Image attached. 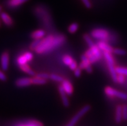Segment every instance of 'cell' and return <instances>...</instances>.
<instances>
[{"mask_svg": "<svg viewBox=\"0 0 127 126\" xmlns=\"http://www.w3.org/2000/svg\"><path fill=\"white\" fill-rule=\"evenodd\" d=\"M32 84L34 85H44L47 83V80H45L43 78H39V77L35 76L32 78Z\"/></svg>", "mask_w": 127, "mask_h": 126, "instance_id": "603a6c76", "label": "cell"}, {"mask_svg": "<svg viewBox=\"0 0 127 126\" xmlns=\"http://www.w3.org/2000/svg\"><path fill=\"white\" fill-rule=\"evenodd\" d=\"M85 55L87 56V57L89 58L92 64L99 61L100 59L102 58V57H103V55H98L95 54L90 49L87 50V51H85Z\"/></svg>", "mask_w": 127, "mask_h": 126, "instance_id": "e0dca14e", "label": "cell"}, {"mask_svg": "<svg viewBox=\"0 0 127 126\" xmlns=\"http://www.w3.org/2000/svg\"><path fill=\"white\" fill-rule=\"evenodd\" d=\"M81 68L79 66H77L75 70H74V75L76 76V77H79L81 75Z\"/></svg>", "mask_w": 127, "mask_h": 126, "instance_id": "1f68e13d", "label": "cell"}, {"mask_svg": "<svg viewBox=\"0 0 127 126\" xmlns=\"http://www.w3.org/2000/svg\"><path fill=\"white\" fill-rule=\"evenodd\" d=\"M32 84V78L30 77H22L19 78L16 80L15 85L18 88H24Z\"/></svg>", "mask_w": 127, "mask_h": 126, "instance_id": "8fae6325", "label": "cell"}, {"mask_svg": "<svg viewBox=\"0 0 127 126\" xmlns=\"http://www.w3.org/2000/svg\"><path fill=\"white\" fill-rule=\"evenodd\" d=\"M19 68L21 69L23 72H25V73H26V74H29V75H32V76H34V75H35V73H34V71L32 70V69L31 68V67H30V66L28 65V64L19 66Z\"/></svg>", "mask_w": 127, "mask_h": 126, "instance_id": "7402d4cb", "label": "cell"}, {"mask_svg": "<svg viewBox=\"0 0 127 126\" xmlns=\"http://www.w3.org/2000/svg\"><path fill=\"white\" fill-rule=\"evenodd\" d=\"M90 35L91 37L97 39L98 41H108L110 34V32L105 28H95L90 32Z\"/></svg>", "mask_w": 127, "mask_h": 126, "instance_id": "277c9868", "label": "cell"}, {"mask_svg": "<svg viewBox=\"0 0 127 126\" xmlns=\"http://www.w3.org/2000/svg\"><path fill=\"white\" fill-rule=\"evenodd\" d=\"M1 20L0 19V26H1Z\"/></svg>", "mask_w": 127, "mask_h": 126, "instance_id": "d590c367", "label": "cell"}, {"mask_svg": "<svg viewBox=\"0 0 127 126\" xmlns=\"http://www.w3.org/2000/svg\"><path fill=\"white\" fill-rule=\"evenodd\" d=\"M61 85L68 96L72 94L73 91H74V88H73L72 84L70 80H67V79H64L61 82Z\"/></svg>", "mask_w": 127, "mask_h": 126, "instance_id": "9a60e30c", "label": "cell"}, {"mask_svg": "<svg viewBox=\"0 0 127 126\" xmlns=\"http://www.w3.org/2000/svg\"><path fill=\"white\" fill-rule=\"evenodd\" d=\"M2 12H3V7L1 5H0V15L1 14Z\"/></svg>", "mask_w": 127, "mask_h": 126, "instance_id": "e575fe53", "label": "cell"}, {"mask_svg": "<svg viewBox=\"0 0 127 126\" xmlns=\"http://www.w3.org/2000/svg\"><path fill=\"white\" fill-rule=\"evenodd\" d=\"M122 115L123 120H127V105L123 104L122 105Z\"/></svg>", "mask_w": 127, "mask_h": 126, "instance_id": "f546056e", "label": "cell"}, {"mask_svg": "<svg viewBox=\"0 0 127 126\" xmlns=\"http://www.w3.org/2000/svg\"><path fill=\"white\" fill-rule=\"evenodd\" d=\"M103 56L105 58V61L107 63L108 70L110 72V75L112 79L114 82H117V77H118V73L116 72V67L115 66V61L113 57L112 53L103 52Z\"/></svg>", "mask_w": 127, "mask_h": 126, "instance_id": "3957f363", "label": "cell"}, {"mask_svg": "<svg viewBox=\"0 0 127 126\" xmlns=\"http://www.w3.org/2000/svg\"><path fill=\"white\" fill-rule=\"evenodd\" d=\"M41 39H34L33 41L31 43V44L30 45L29 47H30V49L32 51H35V50L37 48V47L38 46L39 44V42H40Z\"/></svg>", "mask_w": 127, "mask_h": 126, "instance_id": "83f0119b", "label": "cell"}, {"mask_svg": "<svg viewBox=\"0 0 127 126\" xmlns=\"http://www.w3.org/2000/svg\"><path fill=\"white\" fill-rule=\"evenodd\" d=\"M34 12L47 28H50V22H52L50 13L48 8L43 5H39L34 7Z\"/></svg>", "mask_w": 127, "mask_h": 126, "instance_id": "7a4b0ae2", "label": "cell"}, {"mask_svg": "<svg viewBox=\"0 0 127 126\" xmlns=\"http://www.w3.org/2000/svg\"><path fill=\"white\" fill-rule=\"evenodd\" d=\"M50 79H51L53 81L58 82H61L64 80V78L61 77V76L54 74H50Z\"/></svg>", "mask_w": 127, "mask_h": 126, "instance_id": "d4e9b609", "label": "cell"}, {"mask_svg": "<svg viewBox=\"0 0 127 126\" xmlns=\"http://www.w3.org/2000/svg\"><path fill=\"white\" fill-rule=\"evenodd\" d=\"M16 126H43V124L41 122L37 120H31L20 122L16 124Z\"/></svg>", "mask_w": 127, "mask_h": 126, "instance_id": "d6986e66", "label": "cell"}, {"mask_svg": "<svg viewBox=\"0 0 127 126\" xmlns=\"http://www.w3.org/2000/svg\"><path fill=\"white\" fill-rule=\"evenodd\" d=\"M62 61L65 65L68 66L69 67L71 70L74 71L78 66L76 61L69 55H63V57H62Z\"/></svg>", "mask_w": 127, "mask_h": 126, "instance_id": "30bf717a", "label": "cell"}, {"mask_svg": "<svg viewBox=\"0 0 127 126\" xmlns=\"http://www.w3.org/2000/svg\"><path fill=\"white\" fill-rule=\"evenodd\" d=\"M9 60L10 55L7 51H3L0 57V64L1 67L3 71H6L9 67Z\"/></svg>", "mask_w": 127, "mask_h": 126, "instance_id": "9c48e42d", "label": "cell"}, {"mask_svg": "<svg viewBox=\"0 0 127 126\" xmlns=\"http://www.w3.org/2000/svg\"><path fill=\"white\" fill-rule=\"evenodd\" d=\"M29 1V0H7L6 5L9 8H14L23 5Z\"/></svg>", "mask_w": 127, "mask_h": 126, "instance_id": "2e32d148", "label": "cell"}, {"mask_svg": "<svg viewBox=\"0 0 127 126\" xmlns=\"http://www.w3.org/2000/svg\"><path fill=\"white\" fill-rule=\"evenodd\" d=\"M82 3H83L84 6H85L87 8H92V3L90 2V0H81Z\"/></svg>", "mask_w": 127, "mask_h": 126, "instance_id": "d6a6232c", "label": "cell"}, {"mask_svg": "<svg viewBox=\"0 0 127 126\" xmlns=\"http://www.w3.org/2000/svg\"><path fill=\"white\" fill-rule=\"evenodd\" d=\"M65 41L66 37L63 34H49L41 39L38 46L34 51L37 54L48 53L63 45Z\"/></svg>", "mask_w": 127, "mask_h": 126, "instance_id": "6da1fadb", "label": "cell"}, {"mask_svg": "<svg viewBox=\"0 0 127 126\" xmlns=\"http://www.w3.org/2000/svg\"><path fill=\"white\" fill-rule=\"evenodd\" d=\"M34 55L33 53L31 51H27V52L23 53L22 55H20L16 59V64L18 66L27 64L28 62L31 61L33 59Z\"/></svg>", "mask_w": 127, "mask_h": 126, "instance_id": "52a82bcc", "label": "cell"}, {"mask_svg": "<svg viewBox=\"0 0 127 126\" xmlns=\"http://www.w3.org/2000/svg\"><path fill=\"white\" fill-rule=\"evenodd\" d=\"M83 39L85 40V41L87 43V45H89V48H93L96 47L97 45L94 43V41H92V37L90 35H88V34H84L83 35Z\"/></svg>", "mask_w": 127, "mask_h": 126, "instance_id": "44dd1931", "label": "cell"}, {"mask_svg": "<svg viewBox=\"0 0 127 126\" xmlns=\"http://www.w3.org/2000/svg\"><path fill=\"white\" fill-rule=\"evenodd\" d=\"M90 109H91V106H90V105H89V104L84 105L82 108H81L75 114V115H74L72 118H71L70 120V121L68 122V124L65 126H75V125L78 122V121L80 120L81 118H82L84 115H85L86 113H87L90 110Z\"/></svg>", "mask_w": 127, "mask_h": 126, "instance_id": "5b68a950", "label": "cell"}, {"mask_svg": "<svg viewBox=\"0 0 127 126\" xmlns=\"http://www.w3.org/2000/svg\"><path fill=\"white\" fill-rule=\"evenodd\" d=\"M112 53H114V54L117 55L123 56V55H125L127 54V52L125 50H124V49L116 48H114V49H113Z\"/></svg>", "mask_w": 127, "mask_h": 126, "instance_id": "484cf974", "label": "cell"}, {"mask_svg": "<svg viewBox=\"0 0 127 126\" xmlns=\"http://www.w3.org/2000/svg\"><path fill=\"white\" fill-rule=\"evenodd\" d=\"M126 80V76L122 75V74H118V77H117V82L120 84H124Z\"/></svg>", "mask_w": 127, "mask_h": 126, "instance_id": "4dcf8cb0", "label": "cell"}, {"mask_svg": "<svg viewBox=\"0 0 127 126\" xmlns=\"http://www.w3.org/2000/svg\"><path fill=\"white\" fill-rule=\"evenodd\" d=\"M79 66L81 68V70H85L89 74L92 73V71H93L92 67V64H91V62H90L89 58L87 57L85 53L82 55L81 57V62Z\"/></svg>", "mask_w": 127, "mask_h": 126, "instance_id": "ba28073f", "label": "cell"}, {"mask_svg": "<svg viewBox=\"0 0 127 126\" xmlns=\"http://www.w3.org/2000/svg\"><path fill=\"white\" fill-rule=\"evenodd\" d=\"M35 76L39 77V78H43L45 80L50 79V74H48V73H39V74H36Z\"/></svg>", "mask_w": 127, "mask_h": 126, "instance_id": "f1b7e54d", "label": "cell"}, {"mask_svg": "<svg viewBox=\"0 0 127 126\" xmlns=\"http://www.w3.org/2000/svg\"><path fill=\"white\" fill-rule=\"evenodd\" d=\"M0 19L2 22L8 27H11L14 24L11 16H9L7 13L5 12H3L0 15Z\"/></svg>", "mask_w": 127, "mask_h": 126, "instance_id": "4fadbf2b", "label": "cell"}, {"mask_svg": "<svg viewBox=\"0 0 127 126\" xmlns=\"http://www.w3.org/2000/svg\"><path fill=\"white\" fill-rule=\"evenodd\" d=\"M79 29V25L77 24V23H71L68 27V31L70 34H75Z\"/></svg>", "mask_w": 127, "mask_h": 126, "instance_id": "cb8c5ba5", "label": "cell"}, {"mask_svg": "<svg viewBox=\"0 0 127 126\" xmlns=\"http://www.w3.org/2000/svg\"><path fill=\"white\" fill-rule=\"evenodd\" d=\"M96 45H97L99 49L102 52H108L112 53L113 49H114V48H113L106 41H98Z\"/></svg>", "mask_w": 127, "mask_h": 126, "instance_id": "7c38bea8", "label": "cell"}, {"mask_svg": "<svg viewBox=\"0 0 127 126\" xmlns=\"http://www.w3.org/2000/svg\"><path fill=\"white\" fill-rule=\"evenodd\" d=\"M58 91H59L60 95L61 97V101H62L63 105L66 107H68L70 105V101L68 100V98L67 94L64 91V89H63V87L61 86V85H60L58 86Z\"/></svg>", "mask_w": 127, "mask_h": 126, "instance_id": "5bb4252c", "label": "cell"}, {"mask_svg": "<svg viewBox=\"0 0 127 126\" xmlns=\"http://www.w3.org/2000/svg\"><path fill=\"white\" fill-rule=\"evenodd\" d=\"M104 93L109 98H119L123 100L127 99V94L125 93L118 91L110 86H106L104 89Z\"/></svg>", "mask_w": 127, "mask_h": 126, "instance_id": "8992f818", "label": "cell"}, {"mask_svg": "<svg viewBox=\"0 0 127 126\" xmlns=\"http://www.w3.org/2000/svg\"><path fill=\"white\" fill-rule=\"evenodd\" d=\"M116 72L118 74H122L125 76H127V68L118 66V67H116Z\"/></svg>", "mask_w": 127, "mask_h": 126, "instance_id": "4316f807", "label": "cell"}, {"mask_svg": "<svg viewBox=\"0 0 127 126\" xmlns=\"http://www.w3.org/2000/svg\"><path fill=\"white\" fill-rule=\"evenodd\" d=\"M46 32L43 29H38L33 31L31 34V37L33 39H41L45 37Z\"/></svg>", "mask_w": 127, "mask_h": 126, "instance_id": "ac0fdd59", "label": "cell"}, {"mask_svg": "<svg viewBox=\"0 0 127 126\" xmlns=\"http://www.w3.org/2000/svg\"><path fill=\"white\" fill-rule=\"evenodd\" d=\"M122 121V105H118L116 107V111H115V122L117 124H120Z\"/></svg>", "mask_w": 127, "mask_h": 126, "instance_id": "ffe728a7", "label": "cell"}, {"mask_svg": "<svg viewBox=\"0 0 127 126\" xmlns=\"http://www.w3.org/2000/svg\"><path fill=\"white\" fill-rule=\"evenodd\" d=\"M7 79L6 75L4 74V72L0 70V80L1 81H6Z\"/></svg>", "mask_w": 127, "mask_h": 126, "instance_id": "836d02e7", "label": "cell"}]
</instances>
